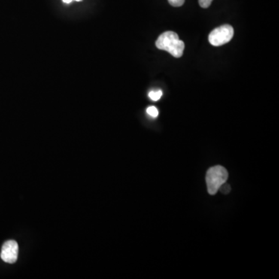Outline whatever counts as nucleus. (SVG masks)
<instances>
[{
  "instance_id": "obj_7",
  "label": "nucleus",
  "mask_w": 279,
  "mask_h": 279,
  "mask_svg": "<svg viewBox=\"0 0 279 279\" xmlns=\"http://www.w3.org/2000/svg\"><path fill=\"white\" fill-rule=\"evenodd\" d=\"M170 5L174 7H182L185 4V0H168Z\"/></svg>"
},
{
  "instance_id": "obj_11",
  "label": "nucleus",
  "mask_w": 279,
  "mask_h": 279,
  "mask_svg": "<svg viewBox=\"0 0 279 279\" xmlns=\"http://www.w3.org/2000/svg\"><path fill=\"white\" fill-rule=\"evenodd\" d=\"M74 1H77V2H79V1H81V0H74Z\"/></svg>"
},
{
  "instance_id": "obj_3",
  "label": "nucleus",
  "mask_w": 279,
  "mask_h": 279,
  "mask_svg": "<svg viewBox=\"0 0 279 279\" xmlns=\"http://www.w3.org/2000/svg\"><path fill=\"white\" fill-rule=\"evenodd\" d=\"M233 27L229 24L223 25L213 30L209 35V41L215 47H220L230 42L234 37Z\"/></svg>"
},
{
  "instance_id": "obj_5",
  "label": "nucleus",
  "mask_w": 279,
  "mask_h": 279,
  "mask_svg": "<svg viewBox=\"0 0 279 279\" xmlns=\"http://www.w3.org/2000/svg\"><path fill=\"white\" fill-rule=\"evenodd\" d=\"M162 94L163 93H162V90L151 91V92H149L148 96L152 100L158 101L162 96Z\"/></svg>"
},
{
  "instance_id": "obj_4",
  "label": "nucleus",
  "mask_w": 279,
  "mask_h": 279,
  "mask_svg": "<svg viewBox=\"0 0 279 279\" xmlns=\"http://www.w3.org/2000/svg\"><path fill=\"white\" fill-rule=\"evenodd\" d=\"M19 253V246L15 241H8L4 243L1 250V258L4 262L13 264L16 262Z\"/></svg>"
},
{
  "instance_id": "obj_6",
  "label": "nucleus",
  "mask_w": 279,
  "mask_h": 279,
  "mask_svg": "<svg viewBox=\"0 0 279 279\" xmlns=\"http://www.w3.org/2000/svg\"><path fill=\"white\" fill-rule=\"evenodd\" d=\"M147 114L150 115L152 117H157L158 116V110L156 107H149L147 109Z\"/></svg>"
},
{
  "instance_id": "obj_9",
  "label": "nucleus",
  "mask_w": 279,
  "mask_h": 279,
  "mask_svg": "<svg viewBox=\"0 0 279 279\" xmlns=\"http://www.w3.org/2000/svg\"><path fill=\"white\" fill-rule=\"evenodd\" d=\"M219 190L221 191L223 194H228L231 192V186H230L229 185L226 184V183H223V184L220 186Z\"/></svg>"
},
{
  "instance_id": "obj_10",
  "label": "nucleus",
  "mask_w": 279,
  "mask_h": 279,
  "mask_svg": "<svg viewBox=\"0 0 279 279\" xmlns=\"http://www.w3.org/2000/svg\"><path fill=\"white\" fill-rule=\"evenodd\" d=\"M62 1H63L64 3H65V4H70L72 0H62Z\"/></svg>"
},
{
  "instance_id": "obj_1",
  "label": "nucleus",
  "mask_w": 279,
  "mask_h": 279,
  "mask_svg": "<svg viewBox=\"0 0 279 279\" xmlns=\"http://www.w3.org/2000/svg\"><path fill=\"white\" fill-rule=\"evenodd\" d=\"M156 47L165 50L176 58H181L184 52L185 44L179 40V35L173 31H166L158 37Z\"/></svg>"
},
{
  "instance_id": "obj_8",
  "label": "nucleus",
  "mask_w": 279,
  "mask_h": 279,
  "mask_svg": "<svg viewBox=\"0 0 279 279\" xmlns=\"http://www.w3.org/2000/svg\"><path fill=\"white\" fill-rule=\"evenodd\" d=\"M213 0H198V4L202 8L207 9L209 8L211 5Z\"/></svg>"
},
{
  "instance_id": "obj_2",
  "label": "nucleus",
  "mask_w": 279,
  "mask_h": 279,
  "mask_svg": "<svg viewBox=\"0 0 279 279\" xmlns=\"http://www.w3.org/2000/svg\"><path fill=\"white\" fill-rule=\"evenodd\" d=\"M227 179V171L223 167L217 165L210 168L207 171L206 177L209 193L210 195H215L219 191L220 186L226 183Z\"/></svg>"
}]
</instances>
